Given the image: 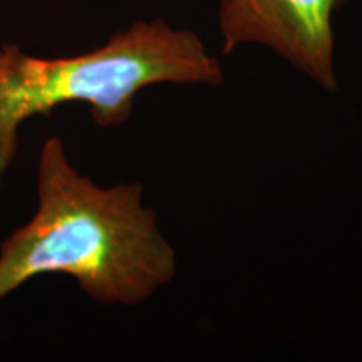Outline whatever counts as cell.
<instances>
[{
	"label": "cell",
	"mask_w": 362,
	"mask_h": 362,
	"mask_svg": "<svg viewBox=\"0 0 362 362\" xmlns=\"http://www.w3.org/2000/svg\"><path fill=\"white\" fill-rule=\"evenodd\" d=\"M37 206L0 243V300L40 275L72 277L90 300L139 305L176 275V253L143 185L99 187L72 166L64 141L49 136L37 161Z\"/></svg>",
	"instance_id": "6da1fadb"
},
{
	"label": "cell",
	"mask_w": 362,
	"mask_h": 362,
	"mask_svg": "<svg viewBox=\"0 0 362 362\" xmlns=\"http://www.w3.org/2000/svg\"><path fill=\"white\" fill-rule=\"evenodd\" d=\"M223 67L189 29L156 19L138 21L101 47L72 57L27 56L0 45V180L19 153V129L71 103L89 106L99 128H116L133 115L136 96L155 84L223 83Z\"/></svg>",
	"instance_id": "7a4b0ae2"
},
{
	"label": "cell",
	"mask_w": 362,
	"mask_h": 362,
	"mask_svg": "<svg viewBox=\"0 0 362 362\" xmlns=\"http://www.w3.org/2000/svg\"><path fill=\"white\" fill-rule=\"evenodd\" d=\"M347 0H218L221 52L257 44L336 90L334 16Z\"/></svg>",
	"instance_id": "3957f363"
}]
</instances>
